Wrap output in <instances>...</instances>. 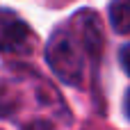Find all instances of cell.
Returning a JSON list of instances; mask_svg holds the SVG:
<instances>
[{"label":"cell","instance_id":"1","mask_svg":"<svg viewBox=\"0 0 130 130\" xmlns=\"http://www.w3.org/2000/svg\"><path fill=\"white\" fill-rule=\"evenodd\" d=\"M46 59L55 75L66 85H80L82 82V53L66 30H57L48 43Z\"/></svg>","mask_w":130,"mask_h":130},{"label":"cell","instance_id":"2","mask_svg":"<svg viewBox=\"0 0 130 130\" xmlns=\"http://www.w3.org/2000/svg\"><path fill=\"white\" fill-rule=\"evenodd\" d=\"M37 37L25 21L16 14L0 9V53L9 55H25L34 48Z\"/></svg>","mask_w":130,"mask_h":130},{"label":"cell","instance_id":"3","mask_svg":"<svg viewBox=\"0 0 130 130\" xmlns=\"http://www.w3.org/2000/svg\"><path fill=\"white\" fill-rule=\"evenodd\" d=\"M71 25H73V32L80 39L82 48L91 57H101V53H103V25H101L98 14L91 9H82L75 14Z\"/></svg>","mask_w":130,"mask_h":130},{"label":"cell","instance_id":"4","mask_svg":"<svg viewBox=\"0 0 130 130\" xmlns=\"http://www.w3.org/2000/svg\"><path fill=\"white\" fill-rule=\"evenodd\" d=\"M110 21L119 34H130V0H112Z\"/></svg>","mask_w":130,"mask_h":130},{"label":"cell","instance_id":"5","mask_svg":"<svg viewBox=\"0 0 130 130\" xmlns=\"http://www.w3.org/2000/svg\"><path fill=\"white\" fill-rule=\"evenodd\" d=\"M16 107V101L11 94H7L5 89H0V117H7L11 114V110Z\"/></svg>","mask_w":130,"mask_h":130},{"label":"cell","instance_id":"6","mask_svg":"<svg viewBox=\"0 0 130 130\" xmlns=\"http://www.w3.org/2000/svg\"><path fill=\"white\" fill-rule=\"evenodd\" d=\"M121 66H123V71L130 75V43L121 50Z\"/></svg>","mask_w":130,"mask_h":130},{"label":"cell","instance_id":"7","mask_svg":"<svg viewBox=\"0 0 130 130\" xmlns=\"http://www.w3.org/2000/svg\"><path fill=\"white\" fill-rule=\"evenodd\" d=\"M25 130H50V126L43 123V121H34V123H30Z\"/></svg>","mask_w":130,"mask_h":130},{"label":"cell","instance_id":"8","mask_svg":"<svg viewBox=\"0 0 130 130\" xmlns=\"http://www.w3.org/2000/svg\"><path fill=\"white\" fill-rule=\"evenodd\" d=\"M126 114L130 117V91L126 94Z\"/></svg>","mask_w":130,"mask_h":130}]
</instances>
